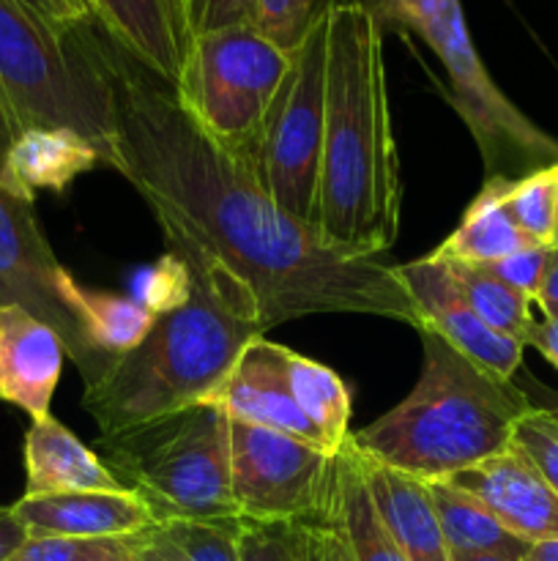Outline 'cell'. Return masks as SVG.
<instances>
[{
    "instance_id": "1",
    "label": "cell",
    "mask_w": 558,
    "mask_h": 561,
    "mask_svg": "<svg viewBox=\"0 0 558 561\" xmlns=\"http://www.w3.org/2000/svg\"><path fill=\"white\" fill-rule=\"evenodd\" d=\"M115 104V157L148 203L167 252L224 274L252 296L263 332L306 316L350 312L425 329L397 266L328 250L317 230L284 214L186 115L167 82L104 44Z\"/></svg>"
},
{
    "instance_id": "2",
    "label": "cell",
    "mask_w": 558,
    "mask_h": 561,
    "mask_svg": "<svg viewBox=\"0 0 558 561\" xmlns=\"http://www.w3.org/2000/svg\"><path fill=\"white\" fill-rule=\"evenodd\" d=\"M326 22L317 236L339 255L381 257L403 214L383 25L364 0H328Z\"/></svg>"
},
{
    "instance_id": "3",
    "label": "cell",
    "mask_w": 558,
    "mask_h": 561,
    "mask_svg": "<svg viewBox=\"0 0 558 561\" xmlns=\"http://www.w3.org/2000/svg\"><path fill=\"white\" fill-rule=\"evenodd\" d=\"M181 261L195 285L189 301L156 316L148 337L129 354L115 356L82 392V409L91 414L98 438L124 436L211 403L246 345L266 334L244 288L200 263Z\"/></svg>"
},
{
    "instance_id": "4",
    "label": "cell",
    "mask_w": 558,
    "mask_h": 561,
    "mask_svg": "<svg viewBox=\"0 0 558 561\" xmlns=\"http://www.w3.org/2000/svg\"><path fill=\"white\" fill-rule=\"evenodd\" d=\"M419 337L425 362L408 398L350 436L375 463L438 482L503 453L534 405L438 334Z\"/></svg>"
},
{
    "instance_id": "5",
    "label": "cell",
    "mask_w": 558,
    "mask_h": 561,
    "mask_svg": "<svg viewBox=\"0 0 558 561\" xmlns=\"http://www.w3.org/2000/svg\"><path fill=\"white\" fill-rule=\"evenodd\" d=\"M85 27L58 31L16 0H0V124L14 140L47 126L71 129L115 157V104L104 42Z\"/></svg>"
},
{
    "instance_id": "6",
    "label": "cell",
    "mask_w": 558,
    "mask_h": 561,
    "mask_svg": "<svg viewBox=\"0 0 558 561\" xmlns=\"http://www.w3.org/2000/svg\"><path fill=\"white\" fill-rule=\"evenodd\" d=\"M98 458L156 524L241 518L230 480V416L200 403L115 438H98Z\"/></svg>"
},
{
    "instance_id": "7",
    "label": "cell",
    "mask_w": 558,
    "mask_h": 561,
    "mask_svg": "<svg viewBox=\"0 0 558 561\" xmlns=\"http://www.w3.org/2000/svg\"><path fill=\"white\" fill-rule=\"evenodd\" d=\"M326 9L306 31L293 60L263 113L255 135L239 153L246 173L301 225L317 230L323 115H326Z\"/></svg>"
},
{
    "instance_id": "8",
    "label": "cell",
    "mask_w": 558,
    "mask_h": 561,
    "mask_svg": "<svg viewBox=\"0 0 558 561\" xmlns=\"http://www.w3.org/2000/svg\"><path fill=\"white\" fill-rule=\"evenodd\" d=\"M290 60L293 53L268 42L252 22L224 27L189 38L173 93L217 146L239 157L288 75Z\"/></svg>"
},
{
    "instance_id": "9",
    "label": "cell",
    "mask_w": 558,
    "mask_h": 561,
    "mask_svg": "<svg viewBox=\"0 0 558 561\" xmlns=\"http://www.w3.org/2000/svg\"><path fill=\"white\" fill-rule=\"evenodd\" d=\"M421 38L446 69V96L479 148L487 179L520 181L536 170L556 168L558 140L539 129L492 82L470 42L460 0H446L438 20L421 33Z\"/></svg>"
},
{
    "instance_id": "10",
    "label": "cell",
    "mask_w": 558,
    "mask_h": 561,
    "mask_svg": "<svg viewBox=\"0 0 558 561\" xmlns=\"http://www.w3.org/2000/svg\"><path fill=\"white\" fill-rule=\"evenodd\" d=\"M9 140L0 135V168ZM80 285L60 266L36 219V197L0 175V305H14L47 323L91 387L113 356L102 354L80 316Z\"/></svg>"
},
{
    "instance_id": "11",
    "label": "cell",
    "mask_w": 558,
    "mask_h": 561,
    "mask_svg": "<svg viewBox=\"0 0 558 561\" xmlns=\"http://www.w3.org/2000/svg\"><path fill=\"white\" fill-rule=\"evenodd\" d=\"M337 455L284 433L230 420V480L241 518L323 520Z\"/></svg>"
},
{
    "instance_id": "12",
    "label": "cell",
    "mask_w": 558,
    "mask_h": 561,
    "mask_svg": "<svg viewBox=\"0 0 558 561\" xmlns=\"http://www.w3.org/2000/svg\"><path fill=\"white\" fill-rule=\"evenodd\" d=\"M397 274L408 294L414 296L427 332L446 340L454 351L468 356L492 376L512 381L514 373L523 365L525 345L490 329L470 310L441 255L430 252L419 261L403 263L397 266Z\"/></svg>"
},
{
    "instance_id": "13",
    "label": "cell",
    "mask_w": 558,
    "mask_h": 561,
    "mask_svg": "<svg viewBox=\"0 0 558 561\" xmlns=\"http://www.w3.org/2000/svg\"><path fill=\"white\" fill-rule=\"evenodd\" d=\"M446 482L476 499L503 529L528 546L558 540V496L514 442Z\"/></svg>"
},
{
    "instance_id": "14",
    "label": "cell",
    "mask_w": 558,
    "mask_h": 561,
    "mask_svg": "<svg viewBox=\"0 0 558 561\" xmlns=\"http://www.w3.org/2000/svg\"><path fill=\"white\" fill-rule=\"evenodd\" d=\"M282 356L284 345L268 343L266 337L252 340L241 354L235 370L230 373L228 383L219 389L211 403L222 405L230 420L249 422V425L284 433V436L301 438V442L326 449L321 433L301 414L293 394H290Z\"/></svg>"
},
{
    "instance_id": "15",
    "label": "cell",
    "mask_w": 558,
    "mask_h": 561,
    "mask_svg": "<svg viewBox=\"0 0 558 561\" xmlns=\"http://www.w3.org/2000/svg\"><path fill=\"white\" fill-rule=\"evenodd\" d=\"M66 348L58 334L22 307L0 305V400L31 420L49 416L63 376Z\"/></svg>"
},
{
    "instance_id": "16",
    "label": "cell",
    "mask_w": 558,
    "mask_h": 561,
    "mask_svg": "<svg viewBox=\"0 0 558 561\" xmlns=\"http://www.w3.org/2000/svg\"><path fill=\"white\" fill-rule=\"evenodd\" d=\"M31 537H129L156 524L131 491H82L25 496L11 504Z\"/></svg>"
},
{
    "instance_id": "17",
    "label": "cell",
    "mask_w": 558,
    "mask_h": 561,
    "mask_svg": "<svg viewBox=\"0 0 558 561\" xmlns=\"http://www.w3.org/2000/svg\"><path fill=\"white\" fill-rule=\"evenodd\" d=\"M109 42L137 66L167 82H178L186 55L184 16L175 0H88Z\"/></svg>"
},
{
    "instance_id": "18",
    "label": "cell",
    "mask_w": 558,
    "mask_h": 561,
    "mask_svg": "<svg viewBox=\"0 0 558 561\" xmlns=\"http://www.w3.org/2000/svg\"><path fill=\"white\" fill-rule=\"evenodd\" d=\"M82 491H126L98 453L88 449L53 414L25 433V496Z\"/></svg>"
},
{
    "instance_id": "19",
    "label": "cell",
    "mask_w": 558,
    "mask_h": 561,
    "mask_svg": "<svg viewBox=\"0 0 558 561\" xmlns=\"http://www.w3.org/2000/svg\"><path fill=\"white\" fill-rule=\"evenodd\" d=\"M364 469L377 513L392 531L405 561H454L443 540L427 482L375 463L367 455Z\"/></svg>"
},
{
    "instance_id": "20",
    "label": "cell",
    "mask_w": 558,
    "mask_h": 561,
    "mask_svg": "<svg viewBox=\"0 0 558 561\" xmlns=\"http://www.w3.org/2000/svg\"><path fill=\"white\" fill-rule=\"evenodd\" d=\"M104 164L102 151L71 129H25L9 142L0 175L14 190L36 197L38 190L63 192L77 175Z\"/></svg>"
},
{
    "instance_id": "21",
    "label": "cell",
    "mask_w": 558,
    "mask_h": 561,
    "mask_svg": "<svg viewBox=\"0 0 558 561\" xmlns=\"http://www.w3.org/2000/svg\"><path fill=\"white\" fill-rule=\"evenodd\" d=\"M323 518H332L339 526L356 561H405L392 531L377 513L367 482L364 455L353 444V436H348L337 453L332 499Z\"/></svg>"
},
{
    "instance_id": "22",
    "label": "cell",
    "mask_w": 558,
    "mask_h": 561,
    "mask_svg": "<svg viewBox=\"0 0 558 561\" xmlns=\"http://www.w3.org/2000/svg\"><path fill=\"white\" fill-rule=\"evenodd\" d=\"M509 184V179H485V186L465 208L457 228L435 250L438 255L474 266H490L528 247L531 241L514 225L507 208Z\"/></svg>"
},
{
    "instance_id": "23",
    "label": "cell",
    "mask_w": 558,
    "mask_h": 561,
    "mask_svg": "<svg viewBox=\"0 0 558 561\" xmlns=\"http://www.w3.org/2000/svg\"><path fill=\"white\" fill-rule=\"evenodd\" d=\"M443 540H446L452 559L465 557H507L525 559L528 542L503 529L476 499L457 491L446 480L427 482Z\"/></svg>"
},
{
    "instance_id": "24",
    "label": "cell",
    "mask_w": 558,
    "mask_h": 561,
    "mask_svg": "<svg viewBox=\"0 0 558 561\" xmlns=\"http://www.w3.org/2000/svg\"><path fill=\"white\" fill-rule=\"evenodd\" d=\"M284 378L301 414L321 433L328 453L337 455L350 436V392L332 367L284 348Z\"/></svg>"
},
{
    "instance_id": "25",
    "label": "cell",
    "mask_w": 558,
    "mask_h": 561,
    "mask_svg": "<svg viewBox=\"0 0 558 561\" xmlns=\"http://www.w3.org/2000/svg\"><path fill=\"white\" fill-rule=\"evenodd\" d=\"M241 518L164 520L137 535L135 561H235Z\"/></svg>"
},
{
    "instance_id": "26",
    "label": "cell",
    "mask_w": 558,
    "mask_h": 561,
    "mask_svg": "<svg viewBox=\"0 0 558 561\" xmlns=\"http://www.w3.org/2000/svg\"><path fill=\"white\" fill-rule=\"evenodd\" d=\"M443 261H446L454 285H457L460 294L465 296L470 310H474L490 329L507 334V337L520 340V343L525 345L528 329L531 323H534V312H531L534 301H528L525 296H520L518 290H512L509 285H503L501 279L492 277L485 266L452 261V257H443Z\"/></svg>"
},
{
    "instance_id": "27",
    "label": "cell",
    "mask_w": 558,
    "mask_h": 561,
    "mask_svg": "<svg viewBox=\"0 0 558 561\" xmlns=\"http://www.w3.org/2000/svg\"><path fill=\"white\" fill-rule=\"evenodd\" d=\"M80 316L93 345L113 359L137 348L156 321V316L131 296L98 294L85 288L80 290Z\"/></svg>"
},
{
    "instance_id": "28",
    "label": "cell",
    "mask_w": 558,
    "mask_h": 561,
    "mask_svg": "<svg viewBox=\"0 0 558 561\" xmlns=\"http://www.w3.org/2000/svg\"><path fill=\"white\" fill-rule=\"evenodd\" d=\"M556 179L558 164L512 181L507 190L509 214L531 244L553 247L556 239Z\"/></svg>"
},
{
    "instance_id": "29",
    "label": "cell",
    "mask_w": 558,
    "mask_h": 561,
    "mask_svg": "<svg viewBox=\"0 0 558 561\" xmlns=\"http://www.w3.org/2000/svg\"><path fill=\"white\" fill-rule=\"evenodd\" d=\"M235 561H310V524L241 518Z\"/></svg>"
},
{
    "instance_id": "30",
    "label": "cell",
    "mask_w": 558,
    "mask_h": 561,
    "mask_svg": "<svg viewBox=\"0 0 558 561\" xmlns=\"http://www.w3.org/2000/svg\"><path fill=\"white\" fill-rule=\"evenodd\" d=\"M137 535L129 537H27L9 561H135Z\"/></svg>"
},
{
    "instance_id": "31",
    "label": "cell",
    "mask_w": 558,
    "mask_h": 561,
    "mask_svg": "<svg viewBox=\"0 0 558 561\" xmlns=\"http://www.w3.org/2000/svg\"><path fill=\"white\" fill-rule=\"evenodd\" d=\"M191 272L175 252H164L153 266L142 268L137 274L135 296L131 299L140 301L146 310L153 316L175 310V307L186 305L191 296Z\"/></svg>"
},
{
    "instance_id": "32",
    "label": "cell",
    "mask_w": 558,
    "mask_h": 561,
    "mask_svg": "<svg viewBox=\"0 0 558 561\" xmlns=\"http://www.w3.org/2000/svg\"><path fill=\"white\" fill-rule=\"evenodd\" d=\"M323 9H326L323 0H257L252 25L279 49L293 53Z\"/></svg>"
},
{
    "instance_id": "33",
    "label": "cell",
    "mask_w": 558,
    "mask_h": 561,
    "mask_svg": "<svg viewBox=\"0 0 558 561\" xmlns=\"http://www.w3.org/2000/svg\"><path fill=\"white\" fill-rule=\"evenodd\" d=\"M512 442L534 460L558 496V420L547 409H531L514 427Z\"/></svg>"
},
{
    "instance_id": "34",
    "label": "cell",
    "mask_w": 558,
    "mask_h": 561,
    "mask_svg": "<svg viewBox=\"0 0 558 561\" xmlns=\"http://www.w3.org/2000/svg\"><path fill=\"white\" fill-rule=\"evenodd\" d=\"M257 0H181L186 44L195 36L255 22Z\"/></svg>"
},
{
    "instance_id": "35",
    "label": "cell",
    "mask_w": 558,
    "mask_h": 561,
    "mask_svg": "<svg viewBox=\"0 0 558 561\" xmlns=\"http://www.w3.org/2000/svg\"><path fill=\"white\" fill-rule=\"evenodd\" d=\"M553 247L542 244H528L523 250H518L514 255L503 257V261L490 263L485 266L492 277L501 279L503 285H509L512 290H518L520 296H525L528 301L539 299L542 279H545L547 263H550Z\"/></svg>"
},
{
    "instance_id": "36",
    "label": "cell",
    "mask_w": 558,
    "mask_h": 561,
    "mask_svg": "<svg viewBox=\"0 0 558 561\" xmlns=\"http://www.w3.org/2000/svg\"><path fill=\"white\" fill-rule=\"evenodd\" d=\"M443 5H446V0H377L370 9L377 20L386 16L394 25L408 27L416 36H421L438 20Z\"/></svg>"
},
{
    "instance_id": "37",
    "label": "cell",
    "mask_w": 558,
    "mask_h": 561,
    "mask_svg": "<svg viewBox=\"0 0 558 561\" xmlns=\"http://www.w3.org/2000/svg\"><path fill=\"white\" fill-rule=\"evenodd\" d=\"M310 561H356L348 540L332 518L310 524Z\"/></svg>"
},
{
    "instance_id": "38",
    "label": "cell",
    "mask_w": 558,
    "mask_h": 561,
    "mask_svg": "<svg viewBox=\"0 0 558 561\" xmlns=\"http://www.w3.org/2000/svg\"><path fill=\"white\" fill-rule=\"evenodd\" d=\"M525 348H536L558 370V323L547 316L534 318L525 337Z\"/></svg>"
},
{
    "instance_id": "39",
    "label": "cell",
    "mask_w": 558,
    "mask_h": 561,
    "mask_svg": "<svg viewBox=\"0 0 558 561\" xmlns=\"http://www.w3.org/2000/svg\"><path fill=\"white\" fill-rule=\"evenodd\" d=\"M27 529L11 507H0V561H9L27 540Z\"/></svg>"
},
{
    "instance_id": "40",
    "label": "cell",
    "mask_w": 558,
    "mask_h": 561,
    "mask_svg": "<svg viewBox=\"0 0 558 561\" xmlns=\"http://www.w3.org/2000/svg\"><path fill=\"white\" fill-rule=\"evenodd\" d=\"M49 3H53L55 16H58V22L66 31H74V27H85L96 22L88 0H49Z\"/></svg>"
},
{
    "instance_id": "41",
    "label": "cell",
    "mask_w": 558,
    "mask_h": 561,
    "mask_svg": "<svg viewBox=\"0 0 558 561\" xmlns=\"http://www.w3.org/2000/svg\"><path fill=\"white\" fill-rule=\"evenodd\" d=\"M558 307V247H553L550 263H547L545 279H542L539 299H536V307Z\"/></svg>"
},
{
    "instance_id": "42",
    "label": "cell",
    "mask_w": 558,
    "mask_h": 561,
    "mask_svg": "<svg viewBox=\"0 0 558 561\" xmlns=\"http://www.w3.org/2000/svg\"><path fill=\"white\" fill-rule=\"evenodd\" d=\"M16 3L25 5L31 14L42 16L44 22H49V25L58 27V31H66V27L58 22V16H55V9H53V3H49V0H16Z\"/></svg>"
},
{
    "instance_id": "43",
    "label": "cell",
    "mask_w": 558,
    "mask_h": 561,
    "mask_svg": "<svg viewBox=\"0 0 558 561\" xmlns=\"http://www.w3.org/2000/svg\"><path fill=\"white\" fill-rule=\"evenodd\" d=\"M523 561H558V540L534 542L525 553Z\"/></svg>"
},
{
    "instance_id": "44",
    "label": "cell",
    "mask_w": 558,
    "mask_h": 561,
    "mask_svg": "<svg viewBox=\"0 0 558 561\" xmlns=\"http://www.w3.org/2000/svg\"><path fill=\"white\" fill-rule=\"evenodd\" d=\"M454 561H523V559H507V557H465Z\"/></svg>"
},
{
    "instance_id": "45",
    "label": "cell",
    "mask_w": 558,
    "mask_h": 561,
    "mask_svg": "<svg viewBox=\"0 0 558 561\" xmlns=\"http://www.w3.org/2000/svg\"><path fill=\"white\" fill-rule=\"evenodd\" d=\"M539 310H542V316H547V318H550V321H556L558 323V307H539Z\"/></svg>"
},
{
    "instance_id": "46",
    "label": "cell",
    "mask_w": 558,
    "mask_h": 561,
    "mask_svg": "<svg viewBox=\"0 0 558 561\" xmlns=\"http://www.w3.org/2000/svg\"><path fill=\"white\" fill-rule=\"evenodd\" d=\"M553 247H558V179H556V239H553Z\"/></svg>"
},
{
    "instance_id": "47",
    "label": "cell",
    "mask_w": 558,
    "mask_h": 561,
    "mask_svg": "<svg viewBox=\"0 0 558 561\" xmlns=\"http://www.w3.org/2000/svg\"><path fill=\"white\" fill-rule=\"evenodd\" d=\"M547 411H550V414H553V416H556V420H558V398H556V400H553V403H550V405H547Z\"/></svg>"
},
{
    "instance_id": "48",
    "label": "cell",
    "mask_w": 558,
    "mask_h": 561,
    "mask_svg": "<svg viewBox=\"0 0 558 561\" xmlns=\"http://www.w3.org/2000/svg\"><path fill=\"white\" fill-rule=\"evenodd\" d=\"M175 3H178V9H181V0H175ZM181 16H184V14H181Z\"/></svg>"
}]
</instances>
